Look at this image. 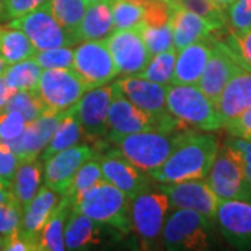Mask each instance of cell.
<instances>
[{
  "label": "cell",
  "instance_id": "obj_20",
  "mask_svg": "<svg viewBox=\"0 0 251 251\" xmlns=\"http://www.w3.org/2000/svg\"><path fill=\"white\" fill-rule=\"evenodd\" d=\"M62 113L63 112H48L35 120L28 122L21 137L13 143H9L10 148L17 153L20 161H29L41 156L56 131V127L62 119Z\"/></svg>",
  "mask_w": 251,
  "mask_h": 251
},
{
  "label": "cell",
  "instance_id": "obj_29",
  "mask_svg": "<svg viewBox=\"0 0 251 251\" xmlns=\"http://www.w3.org/2000/svg\"><path fill=\"white\" fill-rule=\"evenodd\" d=\"M81 138H82V130H81L80 120L75 113V109L73 106L62 113V119L56 127V131L41 153V159L45 162L54 153L67 150L75 144H80Z\"/></svg>",
  "mask_w": 251,
  "mask_h": 251
},
{
  "label": "cell",
  "instance_id": "obj_5",
  "mask_svg": "<svg viewBox=\"0 0 251 251\" xmlns=\"http://www.w3.org/2000/svg\"><path fill=\"white\" fill-rule=\"evenodd\" d=\"M215 221L191 209H175L166 218L161 240L166 250H208L214 242Z\"/></svg>",
  "mask_w": 251,
  "mask_h": 251
},
{
  "label": "cell",
  "instance_id": "obj_44",
  "mask_svg": "<svg viewBox=\"0 0 251 251\" xmlns=\"http://www.w3.org/2000/svg\"><path fill=\"white\" fill-rule=\"evenodd\" d=\"M20 163L21 161L17 153L10 148L9 144L0 140V177L7 181L10 186Z\"/></svg>",
  "mask_w": 251,
  "mask_h": 251
},
{
  "label": "cell",
  "instance_id": "obj_50",
  "mask_svg": "<svg viewBox=\"0 0 251 251\" xmlns=\"http://www.w3.org/2000/svg\"><path fill=\"white\" fill-rule=\"evenodd\" d=\"M212 1H214V3H216V4H218L221 9L226 10L227 7H229V6H230V4H232V3H234L236 0H212Z\"/></svg>",
  "mask_w": 251,
  "mask_h": 251
},
{
  "label": "cell",
  "instance_id": "obj_38",
  "mask_svg": "<svg viewBox=\"0 0 251 251\" xmlns=\"http://www.w3.org/2000/svg\"><path fill=\"white\" fill-rule=\"evenodd\" d=\"M138 29L143 35L144 42H145L147 49H148L151 56L175 48L172 23L161 25V27H150V25H144L141 23L138 25Z\"/></svg>",
  "mask_w": 251,
  "mask_h": 251
},
{
  "label": "cell",
  "instance_id": "obj_3",
  "mask_svg": "<svg viewBox=\"0 0 251 251\" xmlns=\"http://www.w3.org/2000/svg\"><path fill=\"white\" fill-rule=\"evenodd\" d=\"M130 202L131 200L120 188L103 179L88 190L73 208L99 225H108L122 233H130L133 230Z\"/></svg>",
  "mask_w": 251,
  "mask_h": 251
},
{
  "label": "cell",
  "instance_id": "obj_37",
  "mask_svg": "<svg viewBox=\"0 0 251 251\" xmlns=\"http://www.w3.org/2000/svg\"><path fill=\"white\" fill-rule=\"evenodd\" d=\"M115 29L138 27L143 23L144 4L135 0H115L112 4Z\"/></svg>",
  "mask_w": 251,
  "mask_h": 251
},
{
  "label": "cell",
  "instance_id": "obj_13",
  "mask_svg": "<svg viewBox=\"0 0 251 251\" xmlns=\"http://www.w3.org/2000/svg\"><path fill=\"white\" fill-rule=\"evenodd\" d=\"M106 44L119 75L138 74L151 59L138 27L115 29L106 38Z\"/></svg>",
  "mask_w": 251,
  "mask_h": 251
},
{
  "label": "cell",
  "instance_id": "obj_58",
  "mask_svg": "<svg viewBox=\"0 0 251 251\" xmlns=\"http://www.w3.org/2000/svg\"><path fill=\"white\" fill-rule=\"evenodd\" d=\"M0 29H1V25H0Z\"/></svg>",
  "mask_w": 251,
  "mask_h": 251
},
{
  "label": "cell",
  "instance_id": "obj_25",
  "mask_svg": "<svg viewBox=\"0 0 251 251\" xmlns=\"http://www.w3.org/2000/svg\"><path fill=\"white\" fill-rule=\"evenodd\" d=\"M115 0H105L87 6L80 24L74 31L78 42L106 39L115 31L112 4Z\"/></svg>",
  "mask_w": 251,
  "mask_h": 251
},
{
  "label": "cell",
  "instance_id": "obj_27",
  "mask_svg": "<svg viewBox=\"0 0 251 251\" xmlns=\"http://www.w3.org/2000/svg\"><path fill=\"white\" fill-rule=\"evenodd\" d=\"M73 209V202L69 197L62 196L57 205L54 206L46 224L39 233V250L41 251H63L64 246V227L69 214Z\"/></svg>",
  "mask_w": 251,
  "mask_h": 251
},
{
  "label": "cell",
  "instance_id": "obj_28",
  "mask_svg": "<svg viewBox=\"0 0 251 251\" xmlns=\"http://www.w3.org/2000/svg\"><path fill=\"white\" fill-rule=\"evenodd\" d=\"M44 180V161L35 158L23 161L18 165L11 181V191L21 205H27L35 197Z\"/></svg>",
  "mask_w": 251,
  "mask_h": 251
},
{
  "label": "cell",
  "instance_id": "obj_17",
  "mask_svg": "<svg viewBox=\"0 0 251 251\" xmlns=\"http://www.w3.org/2000/svg\"><path fill=\"white\" fill-rule=\"evenodd\" d=\"M240 70H243V67L236 60L233 52L222 39L216 38L197 85L215 103L226 84Z\"/></svg>",
  "mask_w": 251,
  "mask_h": 251
},
{
  "label": "cell",
  "instance_id": "obj_23",
  "mask_svg": "<svg viewBox=\"0 0 251 251\" xmlns=\"http://www.w3.org/2000/svg\"><path fill=\"white\" fill-rule=\"evenodd\" d=\"M171 23L173 31V45L177 52L194 42L216 36V31L205 20L176 3H172Z\"/></svg>",
  "mask_w": 251,
  "mask_h": 251
},
{
  "label": "cell",
  "instance_id": "obj_6",
  "mask_svg": "<svg viewBox=\"0 0 251 251\" xmlns=\"http://www.w3.org/2000/svg\"><path fill=\"white\" fill-rule=\"evenodd\" d=\"M166 106L172 116L191 128L215 131L224 127L215 103L200 90L198 85L171 84L168 87Z\"/></svg>",
  "mask_w": 251,
  "mask_h": 251
},
{
  "label": "cell",
  "instance_id": "obj_41",
  "mask_svg": "<svg viewBox=\"0 0 251 251\" xmlns=\"http://www.w3.org/2000/svg\"><path fill=\"white\" fill-rule=\"evenodd\" d=\"M23 219V205L16 197L0 204V236L7 237L20 229Z\"/></svg>",
  "mask_w": 251,
  "mask_h": 251
},
{
  "label": "cell",
  "instance_id": "obj_24",
  "mask_svg": "<svg viewBox=\"0 0 251 251\" xmlns=\"http://www.w3.org/2000/svg\"><path fill=\"white\" fill-rule=\"evenodd\" d=\"M224 126L251 108V72L240 70L226 84L215 102Z\"/></svg>",
  "mask_w": 251,
  "mask_h": 251
},
{
  "label": "cell",
  "instance_id": "obj_46",
  "mask_svg": "<svg viewBox=\"0 0 251 251\" xmlns=\"http://www.w3.org/2000/svg\"><path fill=\"white\" fill-rule=\"evenodd\" d=\"M224 127L229 135L247 138L251 134V108L243 112L240 116L234 117L233 120L227 122Z\"/></svg>",
  "mask_w": 251,
  "mask_h": 251
},
{
  "label": "cell",
  "instance_id": "obj_2",
  "mask_svg": "<svg viewBox=\"0 0 251 251\" xmlns=\"http://www.w3.org/2000/svg\"><path fill=\"white\" fill-rule=\"evenodd\" d=\"M194 131L197 130L188 127L176 130H148L125 135L117 140L115 145L134 166L150 173L158 169L179 144Z\"/></svg>",
  "mask_w": 251,
  "mask_h": 251
},
{
  "label": "cell",
  "instance_id": "obj_42",
  "mask_svg": "<svg viewBox=\"0 0 251 251\" xmlns=\"http://www.w3.org/2000/svg\"><path fill=\"white\" fill-rule=\"evenodd\" d=\"M222 41L233 52L236 60L243 69L251 72V29L243 34H234L229 31Z\"/></svg>",
  "mask_w": 251,
  "mask_h": 251
},
{
  "label": "cell",
  "instance_id": "obj_45",
  "mask_svg": "<svg viewBox=\"0 0 251 251\" xmlns=\"http://www.w3.org/2000/svg\"><path fill=\"white\" fill-rule=\"evenodd\" d=\"M48 3H49V0H4V9H3L1 20L9 21L13 18L21 17L41 6H45Z\"/></svg>",
  "mask_w": 251,
  "mask_h": 251
},
{
  "label": "cell",
  "instance_id": "obj_52",
  "mask_svg": "<svg viewBox=\"0 0 251 251\" xmlns=\"http://www.w3.org/2000/svg\"><path fill=\"white\" fill-rule=\"evenodd\" d=\"M3 187H9V188H11V186H10L9 183H7V181H4V180L1 179V177H0V188H3Z\"/></svg>",
  "mask_w": 251,
  "mask_h": 251
},
{
  "label": "cell",
  "instance_id": "obj_47",
  "mask_svg": "<svg viewBox=\"0 0 251 251\" xmlns=\"http://www.w3.org/2000/svg\"><path fill=\"white\" fill-rule=\"evenodd\" d=\"M227 141L232 147H234L239 152L242 153L243 161H244V169L247 173V177L251 184V138H244V137H233Z\"/></svg>",
  "mask_w": 251,
  "mask_h": 251
},
{
  "label": "cell",
  "instance_id": "obj_21",
  "mask_svg": "<svg viewBox=\"0 0 251 251\" xmlns=\"http://www.w3.org/2000/svg\"><path fill=\"white\" fill-rule=\"evenodd\" d=\"M60 198L62 196L44 184L38 190L35 197L23 206V219L18 233L27 239L36 251L39 250V233Z\"/></svg>",
  "mask_w": 251,
  "mask_h": 251
},
{
  "label": "cell",
  "instance_id": "obj_56",
  "mask_svg": "<svg viewBox=\"0 0 251 251\" xmlns=\"http://www.w3.org/2000/svg\"><path fill=\"white\" fill-rule=\"evenodd\" d=\"M165 1H168V3H171V4H172V3H175L176 0H165Z\"/></svg>",
  "mask_w": 251,
  "mask_h": 251
},
{
  "label": "cell",
  "instance_id": "obj_30",
  "mask_svg": "<svg viewBox=\"0 0 251 251\" xmlns=\"http://www.w3.org/2000/svg\"><path fill=\"white\" fill-rule=\"evenodd\" d=\"M0 53L10 66L34 57L36 48L21 29L6 25L0 29Z\"/></svg>",
  "mask_w": 251,
  "mask_h": 251
},
{
  "label": "cell",
  "instance_id": "obj_43",
  "mask_svg": "<svg viewBox=\"0 0 251 251\" xmlns=\"http://www.w3.org/2000/svg\"><path fill=\"white\" fill-rule=\"evenodd\" d=\"M27 120L16 110H0V140L4 143H13L24 133Z\"/></svg>",
  "mask_w": 251,
  "mask_h": 251
},
{
  "label": "cell",
  "instance_id": "obj_18",
  "mask_svg": "<svg viewBox=\"0 0 251 251\" xmlns=\"http://www.w3.org/2000/svg\"><path fill=\"white\" fill-rule=\"evenodd\" d=\"M215 224L225 240L237 249L251 246V201L219 200Z\"/></svg>",
  "mask_w": 251,
  "mask_h": 251
},
{
  "label": "cell",
  "instance_id": "obj_49",
  "mask_svg": "<svg viewBox=\"0 0 251 251\" xmlns=\"http://www.w3.org/2000/svg\"><path fill=\"white\" fill-rule=\"evenodd\" d=\"M11 197H14V194H13L11 188H9V187L0 188V204L6 202V201H7V200H10Z\"/></svg>",
  "mask_w": 251,
  "mask_h": 251
},
{
  "label": "cell",
  "instance_id": "obj_34",
  "mask_svg": "<svg viewBox=\"0 0 251 251\" xmlns=\"http://www.w3.org/2000/svg\"><path fill=\"white\" fill-rule=\"evenodd\" d=\"M52 14L67 31L74 32L87 10L84 0H49Z\"/></svg>",
  "mask_w": 251,
  "mask_h": 251
},
{
  "label": "cell",
  "instance_id": "obj_54",
  "mask_svg": "<svg viewBox=\"0 0 251 251\" xmlns=\"http://www.w3.org/2000/svg\"><path fill=\"white\" fill-rule=\"evenodd\" d=\"M85 3H87V6H90V4H94V3H99V1H105V0H84Z\"/></svg>",
  "mask_w": 251,
  "mask_h": 251
},
{
  "label": "cell",
  "instance_id": "obj_36",
  "mask_svg": "<svg viewBox=\"0 0 251 251\" xmlns=\"http://www.w3.org/2000/svg\"><path fill=\"white\" fill-rule=\"evenodd\" d=\"M175 3L205 20L216 32L226 27L225 10L221 9L212 0H176Z\"/></svg>",
  "mask_w": 251,
  "mask_h": 251
},
{
  "label": "cell",
  "instance_id": "obj_39",
  "mask_svg": "<svg viewBox=\"0 0 251 251\" xmlns=\"http://www.w3.org/2000/svg\"><path fill=\"white\" fill-rule=\"evenodd\" d=\"M36 63L44 69H70L74 70V48L73 46H60L45 50H36L34 54Z\"/></svg>",
  "mask_w": 251,
  "mask_h": 251
},
{
  "label": "cell",
  "instance_id": "obj_16",
  "mask_svg": "<svg viewBox=\"0 0 251 251\" xmlns=\"http://www.w3.org/2000/svg\"><path fill=\"white\" fill-rule=\"evenodd\" d=\"M103 179L120 188L130 200L150 190L152 179L150 173L138 169L119 150H112L99 156Z\"/></svg>",
  "mask_w": 251,
  "mask_h": 251
},
{
  "label": "cell",
  "instance_id": "obj_19",
  "mask_svg": "<svg viewBox=\"0 0 251 251\" xmlns=\"http://www.w3.org/2000/svg\"><path fill=\"white\" fill-rule=\"evenodd\" d=\"M113 84L126 98L138 108L152 113L159 119H168L172 116L166 106L169 85L145 80L138 75H123L122 78L113 81Z\"/></svg>",
  "mask_w": 251,
  "mask_h": 251
},
{
  "label": "cell",
  "instance_id": "obj_31",
  "mask_svg": "<svg viewBox=\"0 0 251 251\" xmlns=\"http://www.w3.org/2000/svg\"><path fill=\"white\" fill-rule=\"evenodd\" d=\"M44 69L34 57L7 66L3 74L6 84L14 91H36Z\"/></svg>",
  "mask_w": 251,
  "mask_h": 251
},
{
  "label": "cell",
  "instance_id": "obj_15",
  "mask_svg": "<svg viewBox=\"0 0 251 251\" xmlns=\"http://www.w3.org/2000/svg\"><path fill=\"white\" fill-rule=\"evenodd\" d=\"M159 188L169 200L171 209H191L215 221L219 200L206 180L161 183Z\"/></svg>",
  "mask_w": 251,
  "mask_h": 251
},
{
  "label": "cell",
  "instance_id": "obj_9",
  "mask_svg": "<svg viewBox=\"0 0 251 251\" xmlns=\"http://www.w3.org/2000/svg\"><path fill=\"white\" fill-rule=\"evenodd\" d=\"M112 98L113 84H106L85 91L80 100L74 105L85 144L94 147L108 141V117Z\"/></svg>",
  "mask_w": 251,
  "mask_h": 251
},
{
  "label": "cell",
  "instance_id": "obj_4",
  "mask_svg": "<svg viewBox=\"0 0 251 251\" xmlns=\"http://www.w3.org/2000/svg\"><path fill=\"white\" fill-rule=\"evenodd\" d=\"M113 84V82H112ZM188 127L175 116L159 119L130 102L113 84V98L109 109L106 140L115 144L122 137L148 130H176ZM191 128V127H188Z\"/></svg>",
  "mask_w": 251,
  "mask_h": 251
},
{
  "label": "cell",
  "instance_id": "obj_35",
  "mask_svg": "<svg viewBox=\"0 0 251 251\" xmlns=\"http://www.w3.org/2000/svg\"><path fill=\"white\" fill-rule=\"evenodd\" d=\"M4 109L21 113L27 123L49 112L36 91H16Z\"/></svg>",
  "mask_w": 251,
  "mask_h": 251
},
{
  "label": "cell",
  "instance_id": "obj_8",
  "mask_svg": "<svg viewBox=\"0 0 251 251\" xmlns=\"http://www.w3.org/2000/svg\"><path fill=\"white\" fill-rule=\"evenodd\" d=\"M6 25L21 29L31 39L36 50H45L60 46H73L78 44L74 32L67 31L54 18L49 3L21 17L9 20Z\"/></svg>",
  "mask_w": 251,
  "mask_h": 251
},
{
  "label": "cell",
  "instance_id": "obj_51",
  "mask_svg": "<svg viewBox=\"0 0 251 251\" xmlns=\"http://www.w3.org/2000/svg\"><path fill=\"white\" fill-rule=\"evenodd\" d=\"M7 63H6V60H4V57L1 56V53H0V75H3L4 74V72H6V69H7Z\"/></svg>",
  "mask_w": 251,
  "mask_h": 251
},
{
  "label": "cell",
  "instance_id": "obj_55",
  "mask_svg": "<svg viewBox=\"0 0 251 251\" xmlns=\"http://www.w3.org/2000/svg\"><path fill=\"white\" fill-rule=\"evenodd\" d=\"M4 250V237L0 236V251Z\"/></svg>",
  "mask_w": 251,
  "mask_h": 251
},
{
  "label": "cell",
  "instance_id": "obj_33",
  "mask_svg": "<svg viewBox=\"0 0 251 251\" xmlns=\"http://www.w3.org/2000/svg\"><path fill=\"white\" fill-rule=\"evenodd\" d=\"M176 57H177L176 48H172L168 50H163L161 53L153 54V56H151L150 62L147 63L143 72L134 74V75H138V77L145 78V80L153 81V82H158V84L171 85L173 74H175Z\"/></svg>",
  "mask_w": 251,
  "mask_h": 251
},
{
  "label": "cell",
  "instance_id": "obj_14",
  "mask_svg": "<svg viewBox=\"0 0 251 251\" xmlns=\"http://www.w3.org/2000/svg\"><path fill=\"white\" fill-rule=\"evenodd\" d=\"M97 155L95 148L90 144H75L67 150L52 155L44 163V181L48 187L64 196L72 186L77 171L85 161Z\"/></svg>",
  "mask_w": 251,
  "mask_h": 251
},
{
  "label": "cell",
  "instance_id": "obj_22",
  "mask_svg": "<svg viewBox=\"0 0 251 251\" xmlns=\"http://www.w3.org/2000/svg\"><path fill=\"white\" fill-rule=\"evenodd\" d=\"M218 36L194 42L191 45L180 49L176 57L175 74L172 84L177 85H197L202 75L206 62L212 50V45Z\"/></svg>",
  "mask_w": 251,
  "mask_h": 251
},
{
  "label": "cell",
  "instance_id": "obj_1",
  "mask_svg": "<svg viewBox=\"0 0 251 251\" xmlns=\"http://www.w3.org/2000/svg\"><path fill=\"white\" fill-rule=\"evenodd\" d=\"M218 150L219 144L215 135L201 134L197 130L181 141L158 169L150 172V176L158 183L205 179Z\"/></svg>",
  "mask_w": 251,
  "mask_h": 251
},
{
  "label": "cell",
  "instance_id": "obj_57",
  "mask_svg": "<svg viewBox=\"0 0 251 251\" xmlns=\"http://www.w3.org/2000/svg\"><path fill=\"white\" fill-rule=\"evenodd\" d=\"M247 138H251V134H250V135H249V137H247Z\"/></svg>",
  "mask_w": 251,
  "mask_h": 251
},
{
  "label": "cell",
  "instance_id": "obj_12",
  "mask_svg": "<svg viewBox=\"0 0 251 251\" xmlns=\"http://www.w3.org/2000/svg\"><path fill=\"white\" fill-rule=\"evenodd\" d=\"M88 91L81 77L70 69L44 70L39 78L36 94L49 112L60 113L73 108L84 92Z\"/></svg>",
  "mask_w": 251,
  "mask_h": 251
},
{
  "label": "cell",
  "instance_id": "obj_40",
  "mask_svg": "<svg viewBox=\"0 0 251 251\" xmlns=\"http://www.w3.org/2000/svg\"><path fill=\"white\" fill-rule=\"evenodd\" d=\"M225 14L230 32L243 34L251 29V0H236L225 10Z\"/></svg>",
  "mask_w": 251,
  "mask_h": 251
},
{
  "label": "cell",
  "instance_id": "obj_7",
  "mask_svg": "<svg viewBox=\"0 0 251 251\" xmlns=\"http://www.w3.org/2000/svg\"><path fill=\"white\" fill-rule=\"evenodd\" d=\"M205 179L218 200L251 201V184L242 153L227 141L219 147Z\"/></svg>",
  "mask_w": 251,
  "mask_h": 251
},
{
  "label": "cell",
  "instance_id": "obj_53",
  "mask_svg": "<svg viewBox=\"0 0 251 251\" xmlns=\"http://www.w3.org/2000/svg\"><path fill=\"white\" fill-rule=\"evenodd\" d=\"M3 9H4V0H0V20L3 18Z\"/></svg>",
  "mask_w": 251,
  "mask_h": 251
},
{
  "label": "cell",
  "instance_id": "obj_48",
  "mask_svg": "<svg viewBox=\"0 0 251 251\" xmlns=\"http://www.w3.org/2000/svg\"><path fill=\"white\" fill-rule=\"evenodd\" d=\"M14 92L16 91L11 90L9 85L6 84L4 77L0 75V110H3V109L6 108V105L9 103L10 98L13 97Z\"/></svg>",
  "mask_w": 251,
  "mask_h": 251
},
{
  "label": "cell",
  "instance_id": "obj_26",
  "mask_svg": "<svg viewBox=\"0 0 251 251\" xmlns=\"http://www.w3.org/2000/svg\"><path fill=\"white\" fill-rule=\"evenodd\" d=\"M98 222L73 208L69 214L64 227V246L66 250H85L91 246L100 243Z\"/></svg>",
  "mask_w": 251,
  "mask_h": 251
},
{
  "label": "cell",
  "instance_id": "obj_11",
  "mask_svg": "<svg viewBox=\"0 0 251 251\" xmlns=\"http://www.w3.org/2000/svg\"><path fill=\"white\" fill-rule=\"evenodd\" d=\"M171 204L161 188L147 190L130 202V216L133 230L145 243L159 240Z\"/></svg>",
  "mask_w": 251,
  "mask_h": 251
},
{
  "label": "cell",
  "instance_id": "obj_10",
  "mask_svg": "<svg viewBox=\"0 0 251 251\" xmlns=\"http://www.w3.org/2000/svg\"><path fill=\"white\" fill-rule=\"evenodd\" d=\"M73 69L88 90L106 85L119 75L106 39L78 42V46L74 48Z\"/></svg>",
  "mask_w": 251,
  "mask_h": 251
},
{
  "label": "cell",
  "instance_id": "obj_32",
  "mask_svg": "<svg viewBox=\"0 0 251 251\" xmlns=\"http://www.w3.org/2000/svg\"><path fill=\"white\" fill-rule=\"evenodd\" d=\"M102 180H103V175L100 168V159L99 156L94 155L92 158L81 165L73 179L72 186L64 196L69 197V200L73 202V206H75L81 197Z\"/></svg>",
  "mask_w": 251,
  "mask_h": 251
}]
</instances>
